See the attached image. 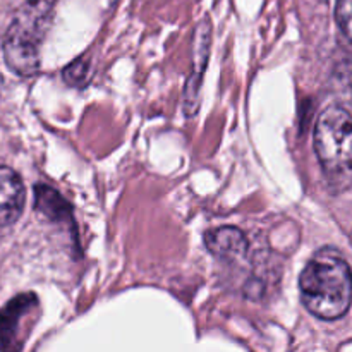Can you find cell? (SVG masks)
I'll return each mask as SVG.
<instances>
[{
    "label": "cell",
    "mask_w": 352,
    "mask_h": 352,
    "mask_svg": "<svg viewBox=\"0 0 352 352\" xmlns=\"http://www.w3.org/2000/svg\"><path fill=\"white\" fill-rule=\"evenodd\" d=\"M315 151L327 181L346 191L352 175V119L346 107L332 105L322 112L315 127Z\"/></svg>",
    "instance_id": "obj_3"
},
{
    "label": "cell",
    "mask_w": 352,
    "mask_h": 352,
    "mask_svg": "<svg viewBox=\"0 0 352 352\" xmlns=\"http://www.w3.org/2000/svg\"><path fill=\"white\" fill-rule=\"evenodd\" d=\"M0 91H2V76H0Z\"/></svg>",
    "instance_id": "obj_11"
},
{
    "label": "cell",
    "mask_w": 352,
    "mask_h": 352,
    "mask_svg": "<svg viewBox=\"0 0 352 352\" xmlns=\"http://www.w3.org/2000/svg\"><path fill=\"white\" fill-rule=\"evenodd\" d=\"M302 305L316 318L339 320L351 306V268L336 248H323L308 261L299 278Z\"/></svg>",
    "instance_id": "obj_1"
},
{
    "label": "cell",
    "mask_w": 352,
    "mask_h": 352,
    "mask_svg": "<svg viewBox=\"0 0 352 352\" xmlns=\"http://www.w3.org/2000/svg\"><path fill=\"white\" fill-rule=\"evenodd\" d=\"M210 36H212V28L206 21V23L199 24L195 34V71H192L184 91V110L188 117L196 116L199 109V88H201L203 74H205L206 62H208L210 40H212Z\"/></svg>",
    "instance_id": "obj_5"
},
{
    "label": "cell",
    "mask_w": 352,
    "mask_h": 352,
    "mask_svg": "<svg viewBox=\"0 0 352 352\" xmlns=\"http://www.w3.org/2000/svg\"><path fill=\"white\" fill-rule=\"evenodd\" d=\"M57 0H26L14 14L3 36L7 67L21 78L40 71V48L45 40Z\"/></svg>",
    "instance_id": "obj_2"
},
{
    "label": "cell",
    "mask_w": 352,
    "mask_h": 352,
    "mask_svg": "<svg viewBox=\"0 0 352 352\" xmlns=\"http://www.w3.org/2000/svg\"><path fill=\"white\" fill-rule=\"evenodd\" d=\"M336 19L342 31L344 38H351V0H337L336 7Z\"/></svg>",
    "instance_id": "obj_10"
},
{
    "label": "cell",
    "mask_w": 352,
    "mask_h": 352,
    "mask_svg": "<svg viewBox=\"0 0 352 352\" xmlns=\"http://www.w3.org/2000/svg\"><path fill=\"white\" fill-rule=\"evenodd\" d=\"M205 246L210 253L222 261L243 260L250 250L246 236L237 227H220L205 234Z\"/></svg>",
    "instance_id": "obj_6"
},
{
    "label": "cell",
    "mask_w": 352,
    "mask_h": 352,
    "mask_svg": "<svg viewBox=\"0 0 352 352\" xmlns=\"http://www.w3.org/2000/svg\"><path fill=\"white\" fill-rule=\"evenodd\" d=\"M24 208V186L19 174L0 165V227L16 222Z\"/></svg>",
    "instance_id": "obj_7"
},
{
    "label": "cell",
    "mask_w": 352,
    "mask_h": 352,
    "mask_svg": "<svg viewBox=\"0 0 352 352\" xmlns=\"http://www.w3.org/2000/svg\"><path fill=\"white\" fill-rule=\"evenodd\" d=\"M38 311V299L33 294H21L0 309V349L17 351L33 329L34 315Z\"/></svg>",
    "instance_id": "obj_4"
},
{
    "label": "cell",
    "mask_w": 352,
    "mask_h": 352,
    "mask_svg": "<svg viewBox=\"0 0 352 352\" xmlns=\"http://www.w3.org/2000/svg\"><path fill=\"white\" fill-rule=\"evenodd\" d=\"M88 67H89L88 62H86L85 58H79V60L72 62V64L69 65L64 72H62V76H64V79L69 82V85L79 86L82 81H86V76H88Z\"/></svg>",
    "instance_id": "obj_9"
},
{
    "label": "cell",
    "mask_w": 352,
    "mask_h": 352,
    "mask_svg": "<svg viewBox=\"0 0 352 352\" xmlns=\"http://www.w3.org/2000/svg\"><path fill=\"white\" fill-rule=\"evenodd\" d=\"M34 201H36L34 208L43 213L45 217H48V219L64 222L65 219L71 217V208L65 203V199L48 186H36L34 188Z\"/></svg>",
    "instance_id": "obj_8"
}]
</instances>
